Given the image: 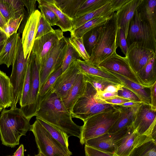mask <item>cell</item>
<instances>
[{
  "instance_id": "obj_36",
  "label": "cell",
  "mask_w": 156,
  "mask_h": 156,
  "mask_svg": "<svg viewBox=\"0 0 156 156\" xmlns=\"http://www.w3.org/2000/svg\"><path fill=\"white\" fill-rule=\"evenodd\" d=\"M31 57L30 54L22 92L19 101L20 107L25 105L30 91L31 83Z\"/></svg>"
},
{
  "instance_id": "obj_22",
  "label": "cell",
  "mask_w": 156,
  "mask_h": 156,
  "mask_svg": "<svg viewBox=\"0 0 156 156\" xmlns=\"http://www.w3.org/2000/svg\"><path fill=\"white\" fill-rule=\"evenodd\" d=\"M138 136L133 123L129 127L125 135L115 143V154L119 156H129Z\"/></svg>"
},
{
  "instance_id": "obj_3",
  "label": "cell",
  "mask_w": 156,
  "mask_h": 156,
  "mask_svg": "<svg viewBox=\"0 0 156 156\" xmlns=\"http://www.w3.org/2000/svg\"><path fill=\"white\" fill-rule=\"evenodd\" d=\"M118 27L115 12L103 26L96 45L87 62L98 67L99 64L116 52Z\"/></svg>"
},
{
  "instance_id": "obj_14",
  "label": "cell",
  "mask_w": 156,
  "mask_h": 156,
  "mask_svg": "<svg viewBox=\"0 0 156 156\" xmlns=\"http://www.w3.org/2000/svg\"><path fill=\"white\" fill-rule=\"evenodd\" d=\"M80 73L76 60L73 61L58 77L53 86L52 88L59 97L62 99L65 97Z\"/></svg>"
},
{
  "instance_id": "obj_37",
  "label": "cell",
  "mask_w": 156,
  "mask_h": 156,
  "mask_svg": "<svg viewBox=\"0 0 156 156\" xmlns=\"http://www.w3.org/2000/svg\"><path fill=\"white\" fill-rule=\"evenodd\" d=\"M69 42L79 54L81 59L88 62L90 56L87 52L84 46L82 37H77L70 34V37L68 38Z\"/></svg>"
},
{
  "instance_id": "obj_25",
  "label": "cell",
  "mask_w": 156,
  "mask_h": 156,
  "mask_svg": "<svg viewBox=\"0 0 156 156\" xmlns=\"http://www.w3.org/2000/svg\"><path fill=\"white\" fill-rule=\"evenodd\" d=\"M76 62L81 73L84 75L98 76L108 80L115 85H123L116 77L107 71L94 66L81 59H77Z\"/></svg>"
},
{
  "instance_id": "obj_60",
  "label": "cell",
  "mask_w": 156,
  "mask_h": 156,
  "mask_svg": "<svg viewBox=\"0 0 156 156\" xmlns=\"http://www.w3.org/2000/svg\"><path fill=\"white\" fill-rule=\"evenodd\" d=\"M40 153H41V156H45V155H44L43 154H42L40 152H39Z\"/></svg>"
},
{
  "instance_id": "obj_42",
  "label": "cell",
  "mask_w": 156,
  "mask_h": 156,
  "mask_svg": "<svg viewBox=\"0 0 156 156\" xmlns=\"http://www.w3.org/2000/svg\"><path fill=\"white\" fill-rule=\"evenodd\" d=\"M23 16V14H22L19 17L11 19L6 23L2 31L6 34L7 37L17 33Z\"/></svg>"
},
{
  "instance_id": "obj_45",
  "label": "cell",
  "mask_w": 156,
  "mask_h": 156,
  "mask_svg": "<svg viewBox=\"0 0 156 156\" xmlns=\"http://www.w3.org/2000/svg\"><path fill=\"white\" fill-rule=\"evenodd\" d=\"M117 44L118 47L120 48L122 52L126 57L129 47L124 32L119 28L117 34Z\"/></svg>"
},
{
  "instance_id": "obj_17",
  "label": "cell",
  "mask_w": 156,
  "mask_h": 156,
  "mask_svg": "<svg viewBox=\"0 0 156 156\" xmlns=\"http://www.w3.org/2000/svg\"><path fill=\"white\" fill-rule=\"evenodd\" d=\"M41 15V12L36 9L30 16L23 32L22 44L25 58L31 51Z\"/></svg>"
},
{
  "instance_id": "obj_57",
  "label": "cell",
  "mask_w": 156,
  "mask_h": 156,
  "mask_svg": "<svg viewBox=\"0 0 156 156\" xmlns=\"http://www.w3.org/2000/svg\"><path fill=\"white\" fill-rule=\"evenodd\" d=\"M6 41V40L0 42V52L5 44Z\"/></svg>"
},
{
  "instance_id": "obj_2",
  "label": "cell",
  "mask_w": 156,
  "mask_h": 156,
  "mask_svg": "<svg viewBox=\"0 0 156 156\" xmlns=\"http://www.w3.org/2000/svg\"><path fill=\"white\" fill-rule=\"evenodd\" d=\"M30 121L21 109L4 108L0 116V136L2 144L14 147L19 144L20 137L30 130Z\"/></svg>"
},
{
  "instance_id": "obj_19",
  "label": "cell",
  "mask_w": 156,
  "mask_h": 156,
  "mask_svg": "<svg viewBox=\"0 0 156 156\" xmlns=\"http://www.w3.org/2000/svg\"><path fill=\"white\" fill-rule=\"evenodd\" d=\"M86 83L84 75L80 73L66 95L61 99L64 105L69 112H71L75 103L83 94Z\"/></svg>"
},
{
  "instance_id": "obj_61",
  "label": "cell",
  "mask_w": 156,
  "mask_h": 156,
  "mask_svg": "<svg viewBox=\"0 0 156 156\" xmlns=\"http://www.w3.org/2000/svg\"></svg>"
},
{
  "instance_id": "obj_16",
  "label": "cell",
  "mask_w": 156,
  "mask_h": 156,
  "mask_svg": "<svg viewBox=\"0 0 156 156\" xmlns=\"http://www.w3.org/2000/svg\"><path fill=\"white\" fill-rule=\"evenodd\" d=\"M113 133H108L87 140L85 145L102 151L115 154V144L126 133L128 127Z\"/></svg>"
},
{
  "instance_id": "obj_32",
  "label": "cell",
  "mask_w": 156,
  "mask_h": 156,
  "mask_svg": "<svg viewBox=\"0 0 156 156\" xmlns=\"http://www.w3.org/2000/svg\"><path fill=\"white\" fill-rule=\"evenodd\" d=\"M36 119L42 125L45 129L55 139L62 145L68 148V135L64 131L36 117Z\"/></svg>"
},
{
  "instance_id": "obj_41",
  "label": "cell",
  "mask_w": 156,
  "mask_h": 156,
  "mask_svg": "<svg viewBox=\"0 0 156 156\" xmlns=\"http://www.w3.org/2000/svg\"><path fill=\"white\" fill-rule=\"evenodd\" d=\"M15 19L23 14L25 10L22 0H5Z\"/></svg>"
},
{
  "instance_id": "obj_4",
  "label": "cell",
  "mask_w": 156,
  "mask_h": 156,
  "mask_svg": "<svg viewBox=\"0 0 156 156\" xmlns=\"http://www.w3.org/2000/svg\"><path fill=\"white\" fill-rule=\"evenodd\" d=\"M114 107V105L101 99L96 89L86 81L83 94L75 103L70 113L72 118H78L84 122L95 115Z\"/></svg>"
},
{
  "instance_id": "obj_43",
  "label": "cell",
  "mask_w": 156,
  "mask_h": 156,
  "mask_svg": "<svg viewBox=\"0 0 156 156\" xmlns=\"http://www.w3.org/2000/svg\"><path fill=\"white\" fill-rule=\"evenodd\" d=\"M54 30L41 14L37 25L35 39L45 35Z\"/></svg>"
},
{
  "instance_id": "obj_26",
  "label": "cell",
  "mask_w": 156,
  "mask_h": 156,
  "mask_svg": "<svg viewBox=\"0 0 156 156\" xmlns=\"http://www.w3.org/2000/svg\"><path fill=\"white\" fill-rule=\"evenodd\" d=\"M37 1L38 5H44L54 12L58 20L56 25L58 26L63 32H71L72 31V19L66 15L57 7L54 0H38Z\"/></svg>"
},
{
  "instance_id": "obj_34",
  "label": "cell",
  "mask_w": 156,
  "mask_h": 156,
  "mask_svg": "<svg viewBox=\"0 0 156 156\" xmlns=\"http://www.w3.org/2000/svg\"><path fill=\"white\" fill-rule=\"evenodd\" d=\"M103 25L90 30L85 33L82 37L85 50L90 57L96 45Z\"/></svg>"
},
{
  "instance_id": "obj_33",
  "label": "cell",
  "mask_w": 156,
  "mask_h": 156,
  "mask_svg": "<svg viewBox=\"0 0 156 156\" xmlns=\"http://www.w3.org/2000/svg\"><path fill=\"white\" fill-rule=\"evenodd\" d=\"M57 7L71 19L75 17L78 9L83 0H54Z\"/></svg>"
},
{
  "instance_id": "obj_49",
  "label": "cell",
  "mask_w": 156,
  "mask_h": 156,
  "mask_svg": "<svg viewBox=\"0 0 156 156\" xmlns=\"http://www.w3.org/2000/svg\"><path fill=\"white\" fill-rule=\"evenodd\" d=\"M151 105V109L156 111V82L150 87Z\"/></svg>"
},
{
  "instance_id": "obj_12",
  "label": "cell",
  "mask_w": 156,
  "mask_h": 156,
  "mask_svg": "<svg viewBox=\"0 0 156 156\" xmlns=\"http://www.w3.org/2000/svg\"><path fill=\"white\" fill-rule=\"evenodd\" d=\"M98 67L117 73L143 85L130 67L126 57H122L116 52L100 63Z\"/></svg>"
},
{
  "instance_id": "obj_55",
  "label": "cell",
  "mask_w": 156,
  "mask_h": 156,
  "mask_svg": "<svg viewBox=\"0 0 156 156\" xmlns=\"http://www.w3.org/2000/svg\"><path fill=\"white\" fill-rule=\"evenodd\" d=\"M6 24V22L0 12V29L2 31Z\"/></svg>"
},
{
  "instance_id": "obj_7",
  "label": "cell",
  "mask_w": 156,
  "mask_h": 156,
  "mask_svg": "<svg viewBox=\"0 0 156 156\" xmlns=\"http://www.w3.org/2000/svg\"><path fill=\"white\" fill-rule=\"evenodd\" d=\"M32 131L39 152L45 156H70L72 153L54 138L42 125L36 119L31 125Z\"/></svg>"
},
{
  "instance_id": "obj_46",
  "label": "cell",
  "mask_w": 156,
  "mask_h": 156,
  "mask_svg": "<svg viewBox=\"0 0 156 156\" xmlns=\"http://www.w3.org/2000/svg\"><path fill=\"white\" fill-rule=\"evenodd\" d=\"M118 96L133 101L142 102L133 92L122 86L117 92Z\"/></svg>"
},
{
  "instance_id": "obj_11",
  "label": "cell",
  "mask_w": 156,
  "mask_h": 156,
  "mask_svg": "<svg viewBox=\"0 0 156 156\" xmlns=\"http://www.w3.org/2000/svg\"><path fill=\"white\" fill-rule=\"evenodd\" d=\"M68 41V38L64 37L56 43L51 50L48 58L40 70L39 91L50 75L62 65Z\"/></svg>"
},
{
  "instance_id": "obj_50",
  "label": "cell",
  "mask_w": 156,
  "mask_h": 156,
  "mask_svg": "<svg viewBox=\"0 0 156 156\" xmlns=\"http://www.w3.org/2000/svg\"><path fill=\"white\" fill-rule=\"evenodd\" d=\"M106 102L113 105H120L123 103L133 101L119 96L103 100Z\"/></svg>"
},
{
  "instance_id": "obj_1",
  "label": "cell",
  "mask_w": 156,
  "mask_h": 156,
  "mask_svg": "<svg viewBox=\"0 0 156 156\" xmlns=\"http://www.w3.org/2000/svg\"><path fill=\"white\" fill-rule=\"evenodd\" d=\"M35 116L58 128L69 137L80 138L82 126L77 125L73 121L70 112L52 88L43 96L39 97Z\"/></svg>"
},
{
  "instance_id": "obj_18",
  "label": "cell",
  "mask_w": 156,
  "mask_h": 156,
  "mask_svg": "<svg viewBox=\"0 0 156 156\" xmlns=\"http://www.w3.org/2000/svg\"><path fill=\"white\" fill-rule=\"evenodd\" d=\"M142 0H129L115 12L118 27L123 31L126 39L130 21Z\"/></svg>"
},
{
  "instance_id": "obj_54",
  "label": "cell",
  "mask_w": 156,
  "mask_h": 156,
  "mask_svg": "<svg viewBox=\"0 0 156 156\" xmlns=\"http://www.w3.org/2000/svg\"><path fill=\"white\" fill-rule=\"evenodd\" d=\"M142 103V102L131 101L123 103L120 105L124 107H131L140 105Z\"/></svg>"
},
{
  "instance_id": "obj_53",
  "label": "cell",
  "mask_w": 156,
  "mask_h": 156,
  "mask_svg": "<svg viewBox=\"0 0 156 156\" xmlns=\"http://www.w3.org/2000/svg\"><path fill=\"white\" fill-rule=\"evenodd\" d=\"M24 147L23 145L21 144L18 149L14 153L13 156H24Z\"/></svg>"
},
{
  "instance_id": "obj_39",
  "label": "cell",
  "mask_w": 156,
  "mask_h": 156,
  "mask_svg": "<svg viewBox=\"0 0 156 156\" xmlns=\"http://www.w3.org/2000/svg\"><path fill=\"white\" fill-rule=\"evenodd\" d=\"M78 59H81V58L77 52L68 41L66 52L62 65V73L66 69L73 61Z\"/></svg>"
},
{
  "instance_id": "obj_24",
  "label": "cell",
  "mask_w": 156,
  "mask_h": 156,
  "mask_svg": "<svg viewBox=\"0 0 156 156\" xmlns=\"http://www.w3.org/2000/svg\"><path fill=\"white\" fill-rule=\"evenodd\" d=\"M129 156H156V141L150 135H138Z\"/></svg>"
},
{
  "instance_id": "obj_31",
  "label": "cell",
  "mask_w": 156,
  "mask_h": 156,
  "mask_svg": "<svg viewBox=\"0 0 156 156\" xmlns=\"http://www.w3.org/2000/svg\"><path fill=\"white\" fill-rule=\"evenodd\" d=\"M111 15L104 16L89 21L73 30L70 32V34L77 37H82L88 31L96 27L104 24L110 18Z\"/></svg>"
},
{
  "instance_id": "obj_40",
  "label": "cell",
  "mask_w": 156,
  "mask_h": 156,
  "mask_svg": "<svg viewBox=\"0 0 156 156\" xmlns=\"http://www.w3.org/2000/svg\"><path fill=\"white\" fill-rule=\"evenodd\" d=\"M62 73V65L50 75L46 82L41 89L39 92V97L43 96L52 88L57 79Z\"/></svg>"
},
{
  "instance_id": "obj_35",
  "label": "cell",
  "mask_w": 156,
  "mask_h": 156,
  "mask_svg": "<svg viewBox=\"0 0 156 156\" xmlns=\"http://www.w3.org/2000/svg\"><path fill=\"white\" fill-rule=\"evenodd\" d=\"M110 0H83L76 13L75 17L90 13L101 8Z\"/></svg>"
},
{
  "instance_id": "obj_15",
  "label": "cell",
  "mask_w": 156,
  "mask_h": 156,
  "mask_svg": "<svg viewBox=\"0 0 156 156\" xmlns=\"http://www.w3.org/2000/svg\"><path fill=\"white\" fill-rule=\"evenodd\" d=\"M156 55L153 50L133 43L128 47L126 57L130 67L136 74L151 58Z\"/></svg>"
},
{
  "instance_id": "obj_30",
  "label": "cell",
  "mask_w": 156,
  "mask_h": 156,
  "mask_svg": "<svg viewBox=\"0 0 156 156\" xmlns=\"http://www.w3.org/2000/svg\"><path fill=\"white\" fill-rule=\"evenodd\" d=\"M12 104L11 85L9 78L0 70V104L3 108L11 107Z\"/></svg>"
},
{
  "instance_id": "obj_58",
  "label": "cell",
  "mask_w": 156,
  "mask_h": 156,
  "mask_svg": "<svg viewBox=\"0 0 156 156\" xmlns=\"http://www.w3.org/2000/svg\"><path fill=\"white\" fill-rule=\"evenodd\" d=\"M3 108V106L0 104V112L2 110Z\"/></svg>"
},
{
  "instance_id": "obj_29",
  "label": "cell",
  "mask_w": 156,
  "mask_h": 156,
  "mask_svg": "<svg viewBox=\"0 0 156 156\" xmlns=\"http://www.w3.org/2000/svg\"><path fill=\"white\" fill-rule=\"evenodd\" d=\"M136 9L141 18L156 29V0H143Z\"/></svg>"
},
{
  "instance_id": "obj_51",
  "label": "cell",
  "mask_w": 156,
  "mask_h": 156,
  "mask_svg": "<svg viewBox=\"0 0 156 156\" xmlns=\"http://www.w3.org/2000/svg\"><path fill=\"white\" fill-rule=\"evenodd\" d=\"M129 0H111L114 12L117 11Z\"/></svg>"
},
{
  "instance_id": "obj_23",
  "label": "cell",
  "mask_w": 156,
  "mask_h": 156,
  "mask_svg": "<svg viewBox=\"0 0 156 156\" xmlns=\"http://www.w3.org/2000/svg\"><path fill=\"white\" fill-rule=\"evenodd\" d=\"M103 69L116 77L124 87L133 92L142 103L150 104V88L137 83L117 73L107 70Z\"/></svg>"
},
{
  "instance_id": "obj_38",
  "label": "cell",
  "mask_w": 156,
  "mask_h": 156,
  "mask_svg": "<svg viewBox=\"0 0 156 156\" xmlns=\"http://www.w3.org/2000/svg\"><path fill=\"white\" fill-rule=\"evenodd\" d=\"M84 75L86 81L90 83L93 86L98 93L103 92L109 85H114L108 80L98 76L88 75Z\"/></svg>"
},
{
  "instance_id": "obj_59",
  "label": "cell",
  "mask_w": 156,
  "mask_h": 156,
  "mask_svg": "<svg viewBox=\"0 0 156 156\" xmlns=\"http://www.w3.org/2000/svg\"><path fill=\"white\" fill-rule=\"evenodd\" d=\"M27 156H31L30 155H28ZM34 156H41V154L39 152V153L38 154H37V155H36Z\"/></svg>"
},
{
  "instance_id": "obj_52",
  "label": "cell",
  "mask_w": 156,
  "mask_h": 156,
  "mask_svg": "<svg viewBox=\"0 0 156 156\" xmlns=\"http://www.w3.org/2000/svg\"><path fill=\"white\" fill-rule=\"evenodd\" d=\"M99 97L102 100L108 99L118 96L117 93L102 92L98 93Z\"/></svg>"
},
{
  "instance_id": "obj_9",
  "label": "cell",
  "mask_w": 156,
  "mask_h": 156,
  "mask_svg": "<svg viewBox=\"0 0 156 156\" xmlns=\"http://www.w3.org/2000/svg\"><path fill=\"white\" fill-rule=\"evenodd\" d=\"M64 37L63 32L58 29L35 39L31 52L39 66L40 70L56 43Z\"/></svg>"
},
{
  "instance_id": "obj_28",
  "label": "cell",
  "mask_w": 156,
  "mask_h": 156,
  "mask_svg": "<svg viewBox=\"0 0 156 156\" xmlns=\"http://www.w3.org/2000/svg\"><path fill=\"white\" fill-rule=\"evenodd\" d=\"M156 55L151 58L136 74L143 86L150 88L156 82Z\"/></svg>"
},
{
  "instance_id": "obj_13",
  "label": "cell",
  "mask_w": 156,
  "mask_h": 156,
  "mask_svg": "<svg viewBox=\"0 0 156 156\" xmlns=\"http://www.w3.org/2000/svg\"><path fill=\"white\" fill-rule=\"evenodd\" d=\"M156 111L150 104L142 103L139 107L133 122L134 129L138 135H150L156 126Z\"/></svg>"
},
{
  "instance_id": "obj_56",
  "label": "cell",
  "mask_w": 156,
  "mask_h": 156,
  "mask_svg": "<svg viewBox=\"0 0 156 156\" xmlns=\"http://www.w3.org/2000/svg\"><path fill=\"white\" fill-rule=\"evenodd\" d=\"M7 38L6 34L0 29V42L6 40Z\"/></svg>"
},
{
  "instance_id": "obj_44",
  "label": "cell",
  "mask_w": 156,
  "mask_h": 156,
  "mask_svg": "<svg viewBox=\"0 0 156 156\" xmlns=\"http://www.w3.org/2000/svg\"><path fill=\"white\" fill-rule=\"evenodd\" d=\"M41 14L51 26L56 25L58 20L54 12L46 6L38 5Z\"/></svg>"
},
{
  "instance_id": "obj_27",
  "label": "cell",
  "mask_w": 156,
  "mask_h": 156,
  "mask_svg": "<svg viewBox=\"0 0 156 156\" xmlns=\"http://www.w3.org/2000/svg\"><path fill=\"white\" fill-rule=\"evenodd\" d=\"M114 12L110 0L108 3L96 10L72 19L73 30L89 21L104 16H110Z\"/></svg>"
},
{
  "instance_id": "obj_6",
  "label": "cell",
  "mask_w": 156,
  "mask_h": 156,
  "mask_svg": "<svg viewBox=\"0 0 156 156\" xmlns=\"http://www.w3.org/2000/svg\"><path fill=\"white\" fill-rule=\"evenodd\" d=\"M126 40L128 47L135 42L156 53V29L141 18L137 9L130 23Z\"/></svg>"
},
{
  "instance_id": "obj_48",
  "label": "cell",
  "mask_w": 156,
  "mask_h": 156,
  "mask_svg": "<svg viewBox=\"0 0 156 156\" xmlns=\"http://www.w3.org/2000/svg\"><path fill=\"white\" fill-rule=\"evenodd\" d=\"M84 150L86 156H119L114 153L102 151L86 145Z\"/></svg>"
},
{
  "instance_id": "obj_20",
  "label": "cell",
  "mask_w": 156,
  "mask_h": 156,
  "mask_svg": "<svg viewBox=\"0 0 156 156\" xmlns=\"http://www.w3.org/2000/svg\"><path fill=\"white\" fill-rule=\"evenodd\" d=\"M21 41L20 34L17 33L7 38L0 52V65L5 64L8 68L12 65Z\"/></svg>"
},
{
  "instance_id": "obj_21",
  "label": "cell",
  "mask_w": 156,
  "mask_h": 156,
  "mask_svg": "<svg viewBox=\"0 0 156 156\" xmlns=\"http://www.w3.org/2000/svg\"><path fill=\"white\" fill-rule=\"evenodd\" d=\"M140 105L131 107L114 105L119 110L120 114L118 119L108 133H115L131 125L134 122L137 112Z\"/></svg>"
},
{
  "instance_id": "obj_8",
  "label": "cell",
  "mask_w": 156,
  "mask_h": 156,
  "mask_svg": "<svg viewBox=\"0 0 156 156\" xmlns=\"http://www.w3.org/2000/svg\"><path fill=\"white\" fill-rule=\"evenodd\" d=\"M30 54L24 57L22 41L18 48L12 66L9 79L11 85L12 104L10 109L17 108L16 105L21 98L25 78Z\"/></svg>"
},
{
  "instance_id": "obj_5",
  "label": "cell",
  "mask_w": 156,
  "mask_h": 156,
  "mask_svg": "<svg viewBox=\"0 0 156 156\" xmlns=\"http://www.w3.org/2000/svg\"><path fill=\"white\" fill-rule=\"evenodd\" d=\"M114 106L113 108L95 115L83 122L80 139L82 145L87 140L108 132L120 114L118 109Z\"/></svg>"
},
{
  "instance_id": "obj_10",
  "label": "cell",
  "mask_w": 156,
  "mask_h": 156,
  "mask_svg": "<svg viewBox=\"0 0 156 156\" xmlns=\"http://www.w3.org/2000/svg\"><path fill=\"white\" fill-rule=\"evenodd\" d=\"M31 57V83L30 91L25 105L20 109L24 115L29 120L35 116L37 111L39 99L40 69L32 55Z\"/></svg>"
},
{
  "instance_id": "obj_47",
  "label": "cell",
  "mask_w": 156,
  "mask_h": 156,
  "mask_svg": "<svg viewBox=\"0 0 156 156\" xmlns=\"http://www.w3.org/2000/svg\"><path fill=\"white\" fill-rule=\"evenodd\" d=\"M0 12L6 23L12 19H15L5 0H0Z\"/></svg>"
}]
</instances>
